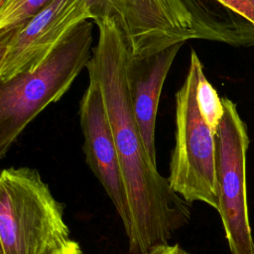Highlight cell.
<instances>
[{
  "instance_id": "cell-1",
  "label": "cell",
  "mask_w": 254,
  "mask_h": 254,
  "mask_svg": "<svg viewBox=\"0 0 254 254\" xmlns=\"http://www.w3.org/2000/svg\"><path fill=\"white\" fill-rule=\"evenodd\" d=\"M90 14L116 23L131 60L190 40L254 46V22L216 0H97Z\"/></svg>"
},
{
  "instance_id": "cell-2",
  "label": "cell",
  "mask_w": 254,
  "mask_h": 254,
  "mask_svg": "<svg viewBox=\"0 0 254 254\" xmlns=\"http://www.w3.org/2000/svg\"><path fill=\"white\" fill-rule=\"evenodd\" d=\"M95 24L98 40L86 65L88 76L102 94L126 196L135 202L147 201L162 191L166 178L149 159L138 130L127 81L129 51L112 19L103 18Z\"/></svg>"
},
{
  "instance_id": "cell-3",
  "label": "cell",
  "mask_w": 254,
  "mask_h": 254,
  "mask_svg": "<svg viewBox=\"0 0 254 254\" xmlns=\"http://www.w3.org/2000/svg\"><path fill=\"white\" fill-rule=\"evenodd\" d=\"M91 20L78 24L34 70L0 82V158L27 126L69 89L92 56Z\"/></svg>"
},
{
  "instance_id": "cell-4",
  "label": "cell",
  "mask_w": 254,
  "mask_h": 254,
  "mask_svg": "<svg viewBox=\"0 0 254 254\" xmlns=\"http://www.w3.org/2000/svg\"><path fill=\"white\" fill-rule=\"evenodd\" d=\"M72 239L64 206L38 170L10 167L0 175V254H57Z\"/></svg>"
},
{
  "instance_id": "cell-5",
  "label": "cell",
  "mask_w": 254,
  "mask_h": 254,
  "mask_svg": "<svg viewBox=\"0 0 254 254\" xmlns=\"http://www.w3.org/2000/svg\"><path fill=\"white\" fill-rule=\"evenodd\" d=\"M202 69L192 50L186 78L176 93V142L168 180L188 203L200 201L217 210L215 135L201 117L195 95Z\"/></svg>"
},
{
  "instance_id": "cell-6",
  "label": "cell",
  "mask_w": 254,
  "mask_h": 254,
  "mask_svg": "<svg viewBox=\"0 0 254 254\" xmlns=\"http://www.w3.org/2000/svg\"><path fill=\"white\" fill-rule=\"evenodd\" d=\"M223 116L216 134L218 208L231 254H254L246 193V153L249 137L236 104L222 97Z\"/></svg>"
},
{
  "instance_id": "cell-7",
  "label": "cell",
  "mask_w": 254,
  "mask_h": 254,
  "mask_svg": "<svg viewBox=\"0 0 254 254\" xmlns=\"http://www.w3.org/2000/svg\"><path fill=\"white\" fill-rule=\"evenodd\" d=\"M86 20H91L86 0H54L29 21L0 34V82L37 68Z\"/></svg>"
},
{
  "instance_id": "cell-8",
  "label": "cell",
  "mask_w": 254,
  "mask_h": 254,
  "mask_svg": "<svg viewBox=\"0 0 254 254\" xmlns=\"http://www.w3.org/2000/svg\"><path fill=\"white\" fill-rule=\"evenodd\" d=\"M79 122L85 162L112 201L127 234L130 213L117 149L100 88L92 79L79 103Z\"/></svg>"
},
{
  "instance_id": "cell-9",
  "label": "cell",
  "mask_w": 254,
  "mask_h": 254,
  "mask_svg": "<svg viewBox=\"0 0 254 254\" xmlns=\"http://www.w3.org/2000/svg\"><path fill=\"white\" fill-rule=\"evenodd\" d=\"M184 44H178L147 58L127 64V81L138 130L145 151L157 165L155 131L160 96L171 66Z\"/></svg>"
},
{
  "instance_id": "cell-10",
  "label": "cell",
  "mask_w": 254,
  "mask_h": 254,
  "mask_svg": "<svg viewBox=\"0 0 254 254\" xmlns=\"http://www.w3.org/2000/svg\"><path fill=\"white\" fill-rule=\"evenodd\" d=\"M54 0H0V34L29 21Z\"/></svg>"
},
{
  "instance_id": "cell-11",
  "label": "cell",
  "mask_w": 254,
  "mask_h": 254,
  "mask_svg": "<svg viewBox=\"0 0 254 254\" xmlns=\"http://www.w3.org/2000/svg\"><path fill=\"white\" fill-rule=\"evenodd\" d=\"M195 95L200 115L215 135L224 113V107L222 98L218 96L215 88L207 80L203 69L199 73Z\"/></svg>"
},
{
  "instance_id": "cell-12",
  "label": "cell",
  "mask_w": 254,
  "mask_h": 254,
  "mask_svg": "<svg viewBox=\"0 0 254 254\" xmlns=\"http://www.w3.org/2000/svg\"><path fill=\"white\" fill-rule=\"evenodd\" d=\"M226 8L254 22V0H216Z\"/></svg>"
},
{
  "instance_id": "cell-13",
  "label": "cell",
  "mask_w": 254,
  "mask_h": 254,
  "mask_svg": "<svg viewBox=\"0 0 254 254\" xmlns=\"http://www.w3.org/2000/svg\"><path fill=\"white\" fill-rule=\"evenodd\" d=\"M145 254H190L179 244H163L154 247Z\"/></svg>"
},
{
  "instance_id": "cell-14",
  "label": "cell",
  "mask_w": 254,
  "mask_h": 254,
  "mask_svg": "<svg viewBox=\"0 0 254 254\" xmlns=\"http://www.w3.org/2000/svg\"><path fill=\"white\" fill-rule=\"evenodd\" d=\"M57 254H83V253L81 251L80 245L76 241L72 240L65 248H64Z\"/></svg>"
}]
</instances>
